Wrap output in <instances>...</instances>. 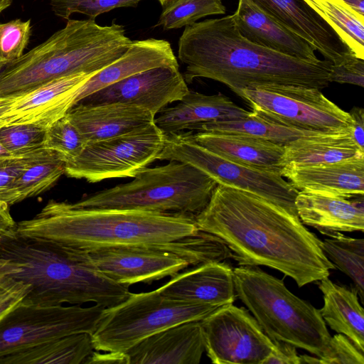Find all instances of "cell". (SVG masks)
Returning a JSON list of instances; mask_svg holds the SVG:
<instances>
[{"label":"cell","mask_w":364,"mask_h":364,"mask_svg":"<svg viewBox=\"0 0 364 364\" xmlns=\"http://www.w3.org/2000/svg\"><path fill=\"white\" fill-rule=\"evenodd\" d=\"M195 221L199 230L223 240L240 266L275 269L299 287L336 268L298 216L250 192L217 184Z\"/></svg>","instance_id":"cell-1"},{"label":"cell","mask_w":364,"mask_h":364,"mask_svg":"<svg viewBox=\"0 0 364 364\" xmlns=\"http://www.w3.org/2000/svg\"><path fill=\"white\" fill-rule=\"evenodd\" d=\"M178 57L186 65L183 77L209 78L242 97L244 90L259 86L294 85L326 87L332 63L288 55L245 38L232 15L209 18L185 27Z\"/></svg>","instance_id":"cell-2"},{"label":"cell","mask_w":364,"mask_h":364,"mask_svg":"<svg viewBox=\"0 0 364 364\" xmlns=\"http://www.w3.org/2000/svg\"><path fill=\"white\" fill-rule=\"evenodd\" d=\"M0 258L16 271L9 277L30 286L23 303L36 306L82 305L106 308L125 300L129 286L96 269L87 253L51 240L23 236L15 228L0 236Z\"/></svg>","instance_id":"cell-3"},{"label":"cell","mask_w":364,"mask_h":364,"mask_svg":"<svg viewBox=\"0 0 364 364\" xmlns=\"http://www.w3.org/2000/svg\"><path fill=\"white\" fill-rule=\"evenodd\" d=\"M18 234L56 241L85 251L108 247L164 245L196 235L195 215L137 210H85L51 200Z\"/></svg>","instance_id":"cell-4"},{"label":"cell","mask_w":364,"mask_h":364,"mask_svg":"<svg viewBox=\"0 0 364 364\" xmlns=\"http://www.w3.org/2000/svg\"><path fill=\"white\" fill-rule=\"evenodd\" d=\"M132 41L124 26L68 19L65 26L0 71V97L21 95L47 82L97 73L120 58Z\"/></svg>","instance_id":"cell-5"},{"label":"cell","mask_w":364,"mask_h":364,"mask_svg":"<svg viewBox=\"0 0 364 364\" xmlns=\"http://www.w3.org/2000/svg\"><path fill=\"white\" fill-rule=\"evenodd\" d=\"M233 276L236 296L273 341L289 343L320 359L326 355L331 336L319 309L257 267L239 266Z\"/></svg>","instance_id":"cell-6"},{"label":"cell","mask_w":364,"mask_h":364,"mask_svg":"<svg viewBox=\"0 0 364 364\" xmlns=\"http://www.w3.org/2000/svg\"><path fill=\"white\" fill-rule=\"evenodd\" d=\"M217 183L186 163L169 161L144 168L134 180L97 192L71 206L85 210H122L196 215L208 203Z\"/></svg>","instance_id":"cell-7"},{"label":"cell","mask_w":364,"mask_h":364,"mask_svg":"<svg viewBox=\"0 0 364 364\" xmlns=\"http://www.w3.org/2000/svg\"><path fill=\"white\" fill-rule=\"evenodd\" d=\"M85 252L96 269L129 286L138 282L150 284L173 277L189 265L224 262L232 257L223 240L202 231L168 244L108 247Z\"/></svg>","instance_id":"cell-8"},{"label":"cell","mask_w":364,"mask_h":364,"mask_svg":"<svg viewBox=\"0 0 364 364\" xmlns=\"http://www.w3.org/2000/svg\"><path fill=\"white\" fill-rule=\"evenodd\" d=\"M218 308L171 299L158 289L130 293L117 305L105 309L91 334L94 348L97 351L124 353L164 329L187 321H201Z\"/></svg>","instance_id":"cell-9"},{"label":"cell","mask_w":364,"mask_h":364,"mask_svg":"<svg viewBox=\"0 0 364 364\" xmlns=\"http://www.w3.org/2000/svg\"><path fill=\"white\" fill-rule=\"evenodd\" d=\"M193 134L191 131L165 134L157 159L188 164L218 184L250 192L298 216L295 199L299 191L280 173L225 159L198 144Z\"/></svg>","instance_id":"cell-10"},{"label":"cell","mask_w":364,"mask_h":364,"mask_svg":"<svg viewBox=\"0 0 364 364\" xmlns=\"http://www.w3.org/2000/svg\"><path fill=\"white\" fill-rule=\"evenodd\" d=\"M242 99L252 112L289 127L318 133L350 131L348 112L326 98L317 88L267 85L246 89Z\"/></svg>","instance_id":"cell-11"},{"label":"cell","mask_w":364,"mask_h":364,"mask_svg":"<svg viewBox=\"0 0 364 364\" xmlns=\"http://www.w3.org/2000/svg\"><path fill=\"white\" fill-rule=\"evenodd\" d=\"M165 134L154 122L112 138L87 144L75 159L65 163V173L96 183L113 178H134L156 160Z\"/></svg>","instance_id":"cell-12"},{"label":"cell","mask_w":364,"mask_h":364,"mask_svg":"<svg viewBox=\"0 0 364 364\" xmlns=\"http://www.w3.org/2000/svg\"><path fill=\"white\" fill-rule=\"evenodd\" d=\"M105 309L97 304L46 306L21 301L0 321V358L67 335L92 334Z\"/></svg>","instance_id":"cell-13"},{"label":"cell","mask_w":364,"mask_h":364,"mask_svg":"<svg viewBox=\"0 0 364 364\" xmlns=\"http://www.w3.org/2000/svg\"><path fill=\"white\" fill-rule=\"evenodd\" d=\"M205 351L215 364H263L274 347L249 311L223 305L200 321Z\"/></svg>","instance_id":"cell-14"},{"label":"cell","mask_w":364,"mask_h":364,"mask_svg":"<svg viewBox=\"0 0 364 364\" xmlns=\"http://www.w3.org/2000/svg\"><path fill=\"white\" fill-rule=\"evenodd\" d=\"M179 67L163 66L135 74L80 100L76 105L124 103L149 110L155 116L188 92Z\"/></svg>","instance_id":"cell-15"},{"label":"cell","mask_w":364,"mask_h":364,"mask_svg":"<svg viewBox=\"0 0 364 364\" xmlns=\"http://www.w3.org/2000/svg\"><path fill=\"white\" fill-rule=\"evenodd\" d=\"M97 73L59 77L16 97L9 109L0 117V127L33 124L46 129L74 106L80 87Z\"/></svg>","instance_id":"cell-16"},{"label":"cell","mask_w":364,"mask_h":364,"mask_svg":"<svg viewBox=\"0 0 364 364\" xmlns=\"http://www.w3.org/2000/svg\"><path fill=\"white\" fill-rule=\"evenodd\" d=\"M251 1L332 64L338 63L353 53L304 0Z\"/></svg>","instance_id":"cell-17"},{"label":"cell","mask_w":364,"mask_h":364,"mask_svg":"<svg viewBox=\"0 0 364 364\" xmlns=\"http://www.w3.org/2000/svg\"><path fill=\"white\" fill-rule=\"evenodd\" d=\"M205 351L200 321L159 331L124 352L128 364H198Z\"/></svg>","instance_id":"cell-18"},{"label":"cell","mask_w":364,"mask_h":364,"mask_svg":"<svg viewBox=\"0 0 364 364\" xmlns=\"http://www.w3.org/2000/svg\"><path fill=\"white\" fill-rule=\"evenodd\" d=\"M171 299L222 306L236 298L233 269L224 262H208L178 273L157 289Z\"/></svg>","instance_id":"cell-19"},{"label":"cell","mask_w":364,"mask_h":364,"mask_svg":"<svg viewBox=\"0 0 364 364\" xmlns=\"http://www.w3.org/2000/svg\"><path fill=\"white\" fill-rule=\"evenodd\" d=\"M281 175L298 191L346 198L364 193V156L329 164L287 165Z\"/></svg>","instance_id":"cell-20"},{"label":"cell","mask_w":364,"mask_h":364,"mask_svg":"<svg viewBox=\"0 0 364 364\" xmlns=\"http://www.w3.org/2000/svg\"><path fill=\"white\" fill-rule=\"evenodd\" d=\"M87 144L121 134L154 122L149 110L124 103L75 105L66 114Z\"/></svg>","instance_id":"cell-21"},{"label":"cell","mask_w":364,"mask_h":364,"mask_svg":"<svg viewBox=\"0 0 364 364\" xmlns=\"http://www.w3.org/2000/svg\"><path fill=\"white\" fill-rule=\"evenodd\" d=\"M295 206L301 222L321 234L364 230L363 196L355 199L299 191Z\"/></svg>","instance_id":"cell-22"},{"label":"cell","mask_w":364,"mask_h":364,"mask_svg":"<svg viewBox=\"0 0 364 364\" xmlns=\"http://www.w3.org/2000/svg\"><path fill=\"white\" fill-rule=\"evenodd\" d=\"M163 66L179 67L168 41L156 38L132 41L120 58L95 74L80 87L74 105L85 97L109 85Z\"/></svg>","instance_id":"cell-23"},{"label":"cell","mask_w":364,"mask_h":364,"mask_svg":"<svg viewBox=\"0 0 364 364\" xmlns=\"http://www.w3.org/2000/svg\"><path fill=\"white\" fill-rule=\"evenodd\" d=\"M251 113L223 94L206 95L188 90L177 105L162 109L154 123L168 134L191 131L194 126L202 123L243 118Z\"/></svg>","instance_id":"cell-24"},{"label":"cell","mask_w":364,"mask_h":364,"mask_svg":"<svg viewBox=\"0 0 364 364\" xmlns=\"http://www.w3.org/2000/svg\"><path fill=\"white\" fill-rule=\"evenodd\" d=\"M232 16L240 33L252 43L299 58H318L308 43L251 0H238L237 9Z\"/></svg>","instance_id":"cell-25"},{"label":"cell","mask_w":364,"mask_h":364,"mask_svg":"<svg viewBox=\"0 0 364 364\" xmlns=\"http://www.w3.org/2000/svg\"><path fill=\"white\" fill-rule=\"evenodd\" d=\"M193 136L198 144L225 159L281 174L284 146L238 133L197 132Z\"/></svg>","instance_id":"cell-26"},{"label":"cell","mask_w":364,"mask_h":364,"mask_svg":"<svg viewBox=\"0 0 364 364\" xmlns=\"http://www.w3.org/2000/svg\"><path fill=\"white\" fill-rule=\"evenodd\" d=\"M318 288L323 298L319 311L326 324L364 353V311L356 289L338 285L328 277L320 280Z\"/></svg>","instance_id":"cell-27"},{"label":"cell","mask_w":364,"mask_h":364,"mask_svg":"<svg viewBox=\"0 0 364 364\" xmlns=\"http://www.w3.org/2000/svg\"><path fill=\"white\" fill-rule=\"evenodd\" d=\"M350 131L326 133L299 138L284 146L282 166L335 163L363 157Z\"/></svg>","instance_id":"cell-28"},{"label":"cell","mask_w":364,"mask_h":364,"mask_svg":"<svg viewBox=\"0 0 364 364\" xmlns=\"http://www.w3.org/2000/svg\"><path fill=\"white\" fill-rule=\"evenodd\" d=\"M95 351L88 333L67 335L0 358V364H85Z\"/></svg>","instance_id":"cell-29"},{"label":"cell","mask_w":364,"mask_h":364,"mask_svg":"<svg viewBox=\"0 0 364 364\" xmlns=\"http://www.w3.org/2000/svg\"><path fill=\"white\" fill-rule=\"evenodd\" d=\"M25 165L14 186L16 203L36 196L65 173V161L58 152L41 148L24 154Z\"/></svg>","instance_id":"cell-30"},{"label":"cell","mask_w":364,"mask_h":364,"mask_svg":"<svg viewBox=\"0 0 364 364\" xmlns=\"http://www.w3.org/2000/svg\"><path fill=\"white\" fill-rule=\"evenodd\" d=\"M202 132H230L260 138L277 144H287L302 137L326 133L300 130L284 126L261 117L252 112L245 117L202 123L194 126L191 131Z\"/></svg>","instance_id":"cell-31"},{"label":"cell","mask_w":364,"mask_h":364,"mask_svg":"<svg viewBox=\"0 0 364 364\" xmlns=\"http://www.w3.org/2000/svg\"><path fill=\"white\" fill-rule=\"evenodd\" d=\"M304 1L357 57L364 60V16L341 0Z\"/></svg>","instance_id":"cell-32"},{"label":"cell","mask_w":364,"mask_h":364,"mask_svg":"<svg viewBox=\"0 0 364 364\" xmlns=\"http://www.w3.org/2000/svg\"><path fill=\"white\" fill-rule=\"evenodd\" d=\"M321 248L336 268L354 283L358 296L364 302V240L348 237L341 232L328 235Z\"/></svg>","instance_id":"cell-33"},{"label":"cell","mask_w":364,"mask_h":364,"mask_svg":"<svg viewBox=\"0 0 364 364\" xmlns=\"http://www.w3.org/2000/svg\"><path fill=\"white\" fill-rule=\"evenodd\" d=\"M164 6L157 26L164 30L191 26L203 17L224 14L222 0H169Z\"/></svg>","instance_id":"cell-34"},{"label":"cell","mask_w":364,"mask_h":364,"mask_svg":"<svg viewBox=\"0 0 364 364\" xmlns=\"http://www.w3.org/2000/svg\"><path fill=\"white\" fill-rule=\"evenodd\" d=\"M87 145L67 115L46 129L43 148L59 153L66 162L77 158Z\"/></svg>","instance_id":"cell-35"},{"label":"cell","mask_w":364,"mask_h":364,"mask_svg":"<svg viewBox=\"0 0 364 364\" xmlns=\"http://www.w3.org/2000/svg\"><path fill=\"white\" fill-rule=\"evenodd\" d=\"M46 129L33 124L0 127V141L13 156H21L43 147Z\"/></svg>","instance_id":"cell-36"},{"label":"cell","mask_w":364,"mask_h":364,"mask_svg":"<svg viewBox=\"0 0 364 364\" xmlns=\"http://www.w3.org/2000/svg\"><path fill=\"white\" fill-rule=\"evenodd\" d=\"M143 0H50L53 13L68 20L75 13L85 14L91 19L119 7H135Z\"/></svg>","instance_id":"cell-37"},{"label":"cell","mask_w":364,"mask_h":364,"mask_svg":"<svg viewBox=\"0 0 364 364\" xmlns=\"http://www.w3.org/2000/svg\"><path fill=\"white\" fill-rule=\"evenodd\" d=\"M31 20L15 19L0 23V60L7 63L19 58L28 44Z\"/></svg>","instance_id":"cell-38"},{"label":"cell","mask_w":364,"mask_h":364,"mask_svg":"<svg viewBox=\"0 0 364 364\" xmlns=\"http://www.w3.org/2000/svg\"><path fill=\"white\" fill-rule=\"evenodd\" d=\"M320 364H363V352L346 336L338 333L331 336L329 348Z\"/></svg>","instance_id":"cell-39"},{"label":"cell","mask_w":364,"mask_h":364,"mask_svg":"<svg viewBox=\"0 0 364 364\" xmlns=\"http://www.w3.org/2000/svg\"><path fill=\"white\" fill-rule=\"evenodd\" d=\"M24 154L0 158V200L9 205L16 203L14 183L23 169Z\"/></svg>","instance_id":"cell-40"},{"label":"cell","mask_w":364,"mask_h":364,"mask_svg":"<svg viewBox=\"0 0 364 364\" xmlns=\"http://www.w3.org/2000/svg\"><path fill=\"white\" fill-rule=\"evenodd\" d=\"M329 80L363 87L364 60L352 53L338 63L332 64Z\"/></svg>","instance_id":"cell-41"},{"label":"cell","mask_w":364,"mask_h":364,"mask_svg":"<svg viewBox=\"0 0 364 364\" xmlns=\"http://www.w3.org/2000/svg\"><path fill=\"white\" fill-rule=\"evenodd\" d=\"M30 286L6 276L0 279V321L27 295Z\"/></svg>","instance_id":"cell-42"},{"label":"cell","mask_w":364,"mask_h":364,"mask_svg":"<svg viewBox=\"0 0 364 364\" xmlns=\"http://www.w3.org/2000/svg\"><path fill=\"white\" fill-rule=\"evenodd\" d=\"M274 347L263 364H301L296 348L287 342L274 341Z\"/></svg>","instance_id":"cell-43"},{"label":"cell","mask_w":364,"mask_h":364,"mask_svg":"<svg viewBox=\"0 0 364 364\" xmlns=\"http://www.w3.org/2000/svg\"><path fill=\"white\" fill-rule=\"evenodd\" d=\"M348 113L352 119L351 136L358 146L364 151V109L353 107Z\"/></svg>","instance_id":"cell-44"},{"label":"cell","mask_w":364,"mask_h":364,"mask_svg":"<svg viewBox=\"0 0 364 364\" xmlns=\"http://www.w3.org/2000/svg\"><path fill=\"white\" fill-rule=\"evenodd\" d=\"M102 364L115 363L128 364V358L125 353L120 352H105L99 353L94 351L87 358L85 364Z\"/></svg>","instance_id":"cell-45"},{"label":"cell","mask_w":364,"mask_h":364,"mask_svg":"<svg viewBox=\"0 0 364 364\" xmlns=\"http://www.w3.org/2000/svg\"><path fill=\"white\" fill-rule=\"evenodd\" d=\"M16 225L10 213L9 205L0 200V236L9 230L15 228Z\"/></svg>","instance_id":"cell-46"},{"label":"cell","mask_w":364,"mask_h":364,"mask_svg":"<svg viewBox=\"0 0 364 364\" xmlns=\"http://www.w3.org/2000/svg\"><path fill=\"white\" fill-rule=\"evenodd\" d=\"M356 13L364 16V0H341Z\"/></svg>","instance_id":"cell-47"},{"label":"cell","mask_w":364,"mask_h":364,"mask_svg":"<svg viewBox=\"0 0 364 364\" xmlns=\"http://www.w3.org/2000/svg\"><path fill=\"white\" fill-rule=\"evenodd\" d=\"M16 269L6 259L0 258V279L11 274Z\"/></svg>","instance_id":"cell-48"},{"label":"cell","mask_w":364,"mask_h":364,"mask_svg":"<svg viewBox=\"0 0 364 364\" xmlns=\"http://www.w3.org/2000/svg\"><path fill=\"white\" fill-rule=\"evenodd\" d=\"M15 97H0V117H1L11 107Z\"/></svg>","instance_id":"cell-49"},{"label":"cell","mask_w":364,"mask_h":364,"mask_svg":"<svg viewBox=\"0 0 364 364\" xmlns=\"http://www.w3.org/2000/svg\"><path fill=\"white\" fill-rule=\"evenodd\" d=\"M301 364V363H319V358L313 357L308 355H300Z\"/></svg>","instance_id":"cell-50"},{"label":"cell","mask_w":364,"mask_h":364,"mask_svg":"<svg viewBox=\"0 0 364 364\" xmlns=\"http://www.w3.org/2000/svg\"><path fill=\"white\" fill-rule=\"evenodd\" d=\"M12 0H0V14L9 6H11Z\"/></svg>","instance_id":"cell-51"},{"label":"cell","mask_w":364,"mask_h":364,"mask_svg":"<svg viewBox=\"0 0 364 364\" xmlns=\"http://www.w3.org/2000/svg\"><path fill=\"white\" fill-rule=\"evenodd\" d=\"M13 156L2 145L0 141V158Z\"/></svg>","instance_id":"cell-52"},{"label":"cell","mask_w":364,"mask_h":364,"mask_svg":"<svg viewBox=\"0 0 364 364\" xmlns=\"http://www.w3.org/2000/svg\"><path fill=\"white\" fill-rule=\"evenodd\" d=\"M8 63L6 61L0 60V71L2 70V68L5 66V65Z\"/></svg>","instance_id":"cell-53"},{"label":"cell","mask_w":364,"mask_h":364,"mask_svg":"<svg viewBox=\"0 0 364 364\" xmlns=\"http://www.w3.org/2000/svg\"><path fill=\"white\" fill-rule=\"evenodd\" d=\"M158 1L160 2V4H161L162 6H164V5H165V4H166L168 1H169V0H158Z\"/></svg>","instance_id":"cell-54"}]
</instances>
